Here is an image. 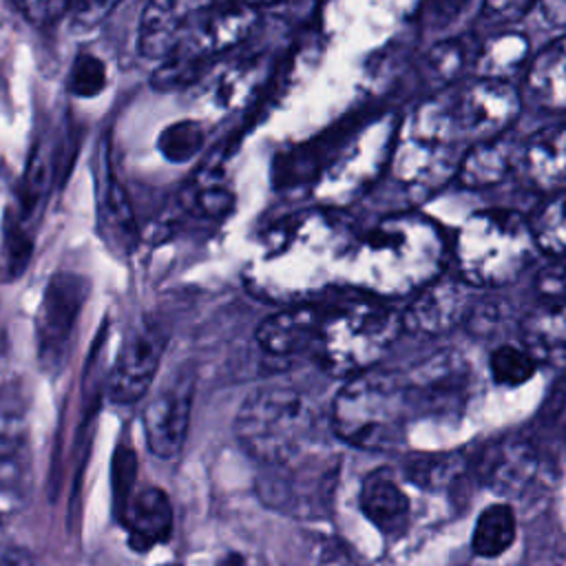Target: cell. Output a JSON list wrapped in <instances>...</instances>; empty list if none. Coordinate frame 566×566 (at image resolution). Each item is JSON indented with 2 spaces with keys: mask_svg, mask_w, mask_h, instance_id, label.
<instances>
[{
  "mask_svg": "<svg viewBox=\"0 0 566 566\" xmlns=\"http://www.w3.org/2000/svg\"><path fill=\"white\" fill-rule=\"evenodd\" d=\"M354 234L338 210L292 214L261 234L245 265V283L254 296L281 307L314 303V296L343 281Z\"/></svg>",
  "mask_w": 566,
  "mask_h": 566,
  "instance_id": "cell-1",
  "label": "cell"
},
{
  "mask_svg": "<svg viewBox=\"0 0 566 566\" xmlns=\"http://www.w3.org/2000/svg\"><path fill=\"white\" fill-rule=\"evenodd\" d=\"M447 241L433 219L418 210L389 214L354 234L343 283L371 298L416 294L444 268Z\"/></svg>",
  "mask_w": 566,
  "mask_h": 566,
  "instance_id": "cell-2",
  "label": "cell"
},
{
  "mask_svg": "<svg viewBox=\"0 0 566 566\" xmlns=\"http://www.w3.org/2000/svg\"><path fill=\"white\" fill-rule=\"evenodd\" d=\"M318 418L314 405L294 389L265 387L239 407V444L270 471H296L310 460Z\"/></svg>",
  "mask_w": 566,
  "mask_h": 566,
  "instance_id": "cell-3",
  "label": "cell"
},
{
  "mask_svg": "<svg viewBox=\"0 0 566 566\" xmlns=\"http://www.w3.org/2000/svg\"><path fill=\"white\" fill-rule=\"evenodd\" d=\"M402 332V316L376 298H352L318 310L310 356L332 376L371 369Z\"/></svg>",
  "mask_w": 566,
  "mask_h": 566,
  "instance_id": "cell-4",
  "label": "cell"
},
{
  "mask_svg": "<svg viewBox=\"0 0 566 566\" xmlns=\"http://www.w3.org/2000/svg\"><path fill=\"white\" fill-rule=\"evenodd\" d=\"M469 144L460 135L440 91L420 102L400 122L389 168L416 199H422L458 177Z\"/></svg>",
  "mask_w": 566,
  "mask_h": 566,
  "instance_id": "cell-5",
  "label": "cell"
},
{
  "mask_svg": "<svg viewBox=\"0 0 566 566\" xmlns=\"http://www.w3.org/2000/svg\"><path fill=\"white\" fill-rule=\"evenodd\" d=\"M539 245L531 221L515 210H480L467 217L453 241L458 276L471 287L495 290L515 281Z\"/></svg>",
  "mask_w": 566,
  "mask_h": 566,
  "instance_id": "cell-6",
  "label": "cell"
},
{
  "mask_svg": "<svg viewBox=\"0 0 566 566\" xmlns=\"http://www.w3.org/2000/svg\"><path fill=\"white\" fill-rule=\"evenodd\" d=\"M413 407L405 374L367 369L352 376L334 398V433L360 449L387 451L405 440Z\"/></svg>",
  "mask_w": 566,
  "mask_h": 566,
  "instance_id": "cell-7",
  "label": "cell"
},
{
  "mask_svg": "<svg viewBox=\"0 0 566 566\" xmlns=\"http://www.w3.org/2000/svg\"><path fill=\"white\" fill-rule=\"evenodd\" d=\"M398 128L400 119L385 113L352 133L314 179L318 206L340 210L356 201L391 166Z\"/></svg>",
  "mask_w": 566,
  "mask_h": 566,
  "instance_id": "cell-8",
  "label": "cell"
},
{
  "mask_svg": "<svg viewBox=\"0 0 566 566\" xmlns=\"http://www.w3.org/2000/svg\"><path fill=\"white\" fill-rule=\"evenodd\" d=\"M259 20V11L239 0L217 2L177 44V49L159 62L155 84L177 88L197 84L226 53L250 38Z\"/></svg>",
  "mask_w": 566,
  "mask_h": 566,
  "instance_id": "cell-9",
  "label": "cell"
},
{
  "mask_svg": "<svg viewBox=\"0 0 566 566\" xmlns=\"http://www.w3.org/2000/svg\"><path fill=\"white\" fill-rule=\"evenodd\" d=\"M442 93L469 146L509 133L524 108L520 88L513 82L471 77L447 86Z\"/></svg>",
  "mask_w": 566,
  "mask_h": 566,
  "instance_id": "cell-10",
  "label": "cell"
},
{
  "mask_svg": "<svg viewBox=\"0 0 566 566\" xmlns=\"http://www.w3.org/2000/svg\"><path fill=\"white\" fill-rule=\"evenodd\" d=\"M405 380L413 416H451L460 413L469 398L471 369L458 352L444 349L420 360Z\"/></svg>",
  "mask_w": 566,
  "mask_h": 566,
  "instance_id": "cell-11",
  "label": "cell"
},
{
  "mask_svg": "<svg viewBox=\"0 0 566 566\" xmlns=\"http://www.w3.org/2000/svg\"><path fill=\"white\" fill-rule=\"evenodd\" d=\"M166 343V329L153 318H142L128 329L108 376L106 389L113 402L130 405L146 396L159 369Z\"/></svg>",
  "mask_w": 566,
  "mask_h": 566,
  "instance_id": "cell-12",
  "label": "cell"
},
{
  "mask_svg": "<svg viewBox=\"0 0 566 566\" xmlns=\"http://www.w3.org/2000/svg\"><path fill=\"white\" fill-rule=\"evenodd\" d=\"M195 396V374L179 369L144 407L142 422L148 451L161 460L175 458L186 440Z\"/></svg>",
  "mask_w": 566,
  "mask_h": 566,
  "instance_id": "cell-13",
  "label": "cell"
},
{
  "mask_svg": "<svg viewBox=\"0 0 566 566\" xmlns=\"http://www.w3.org/2000/svg\"><path fill=\"white\" fill-rule=\"evenodd\" d=\"M86 298L84 279L71 272H57L42 296L38 312V352L42 365H57L71 334L75 329L80 310Z\"/></svg>",
  "mask_w": 566,
  "mask_h": 566,
  "instance_id": "cell-14",
  "label": "cell"
},
{
  "mask_svg": "<svg viewBox=\"0 0 566 566\" xmlns=\"http://www.w3.org/2000/svg\"><path fill=\"white\" fill-rule=\"evenodd\" d=\"M469 290L471 285L460 276L440 274L411 294L405 312H400L402 329L420 336H438L458 327L467 321L473 305Z\"/></svg>",
  "mask_w": 566,
  "mask_h": 566,
  "instance_id": "cell-15",
  "label": "cell"
},
{
  "mask_svg": "<svg viewBox=\"0 0 566 566\" xmlns=\"http://www.w3.org/2000/svg\"><path fill=\"white\" fill-rule=\"evenodd\" d=\"M217 2L221 0H148L139 18V53L157 62L166 60Z\"/></svg>",
  "mask_w": 566,
  "mask_h": 566,
  "instance_id": "cell-16",
  "label": "cell"
},
{
  "mask_svg": "<svg viewBox=\"0 0 566 566\" xmlns=\"http://www.w3.org/2000/svg\"><path fill=\"white\" fill-rule=\"evenodd\" d=\"M486 480L489 484L513 497H535L533 493H544L548 489L551 471L546 460L524 442H513L506 447H497L493 458L486 462Z\"/></svg>",
  "mask_w": 566,
  "mask_h": 566,
  "instance_id": "cell-17",
  "label": "cell"
},
{
  "mask_svg": "<svg viewBox=\"0 0 566 566\" xmlns=\"http://www.w3.org/2000/svg\"><path fill=\"white\" fill-rule=\"evenodd\" d=\"M517 88L524 106L542 113H566V33L531 55Z\"/></svg>",
  "mask_w": 566,
  "mask_h": 566,
  "instance_id": "cell-18",
  "label": "cell"
},
{
  "mask_svg": "<svg viewBox=\"0 0 566 566\" xmlns=\"http://www.w3.org/2000/svg\"><path fill=\"white\" fill-rule=\"evenodd\" d=\"M321 303H298L285 305L270 314L256 329V340L261 349L276 358H292L307 354L312 349Z\"/></svg>",
  "mask_w": 566,
  "mask_h": 566,
  "instance_id": "cell-19",
  "label": "cell"
},
{
  "mask_svg": "<svg viewBox=\"0 0 566 566\" xmlns=\"http://www.w3.org/2000/svg\"><path fill=\"white\" fill-rule=\"evenodd\" d=\"M522 148L511 133L473 144L460 164L458 181L464 188H489L502 184L522 164Z\"/></svg>",
  "mask_w": 566,
  "mask_h": 566,
  "instance_id": "cell-20",
  "label": "cell"
},
{
  "mask_svg": "<svg viewBox=\"0 0 566 566\" xmlns=\"http://www.w3.org/2000/svg\"><path fill=\"white\" fill-rule=\"evenodd\" d=\"M520 168L537 190L566 192V124L535 133L522 148Z\"/></svg>",
  "mask_w": 566,
  "mask_h": 566,
  "instance_id": "cell-21",
  "label": "cell"
},
{
  "mask_svg": "<svg viewBox=\"0 0 566 566\" xmlns=\"http://www.w3.org/2000/svg\"><path fill=\"white\" fill-rule=\"evenodd\" d=\"M119 520L128 531L130 546L137 551H148L161 544L170 535V528H172L170 500L159 486H146L133 493Z\"/></svg>",
  "mask_w": 566,
  "mask_h": 566,
  "instance_id": "cell-22",
  "label": "cell"
},
{
  "mask_svg": "<svg viewBox=\"0 0 566 566\" xmlns=\"http://www.w3.org/2000/svg\"><path fill=\"white\" fill-rule=\"evenodd\" d=\"M522 347L535 360L566 358V298H542L520 321Z\"/></svg>",
  "mask_w": 566,
  "mask_h": 566,
  "instance_id": "cell-23",
  "label": "cell"
},
{
  "mask_svg": "<svg viewBox=\"0 0 566 566\" xmlns=\"http://www.w3.org/2000/svg\"><path fill=\"white\" fill-rule=\"evenodd\" d=\"M365 517L385 535H400L409 520V500L391 473L374 471L360 484L358 495Z\"/></svg>",
  "mask_w": 566,
  "mask_h": 566,
  "instance_id": "cell-24",
  "label": "cell"
},
{
  "mask_svg": "<svg viewBox=\"0 0 566 566\" xmlns=\"http://www.w3.org/2000/svg\"><path fill=\"white\" fill-rule=\"evenodd\" d=\"M97 226H99V234L104 237L106 245L113 252L126 254L135 245V239H137L135 214L124 186L117 181V177L111 170L99 181Z\"/></svg>",
  "mask_w": 566,
  "mask_h": 566,
  "instance_id": "cell-25",
  "label": "cell"
},
{
  "mask_svg": "<svg viewBox=\"0 0 566 566\" xmlns=\"http://www.w3.org/2000/svg\"><path fill=\"white\" fill-rule=\"evenodd\" d=\"M531 62V42L513 29H502L486 38L475 51L478 77L513 82Z\"/></svg>",
  "mask_w": 566,
  "mask_h": 566,
  "instance_id": "cell-26",
  "label": "cell"
},
{
  "mask_svg": "<svg viewBox=\"0 0 566 566\" xmlns=\"http://www.w3.org/2000/svg\"><path fill=\"white\" fill-rule=\"evenodd\" d=\"M199 93L206 97L203 104L214 113L232 111L241 104V97L250 95L252 88V71L248 66H219L206 71V75L197 82Z\"/></svg>",
  "mask_w": 566,
  "mask_h": 566,
  "instance_id": "cell-27",
  "label": "cell"
},
{
  "mask_svg": "<svg viewBox=\"0 0 566 566\" xmlns=\"http://www.w3.org/2000/svg\"><path fill=\"white\" fill-rule=\"evenodd\" d=\"M515 539V513L509 504L486 506L473 528L471 546L482 557L502 555Z\"/></svg>",
  "mask_w": 566,
  "mask_h": 566,
  "instance_id": "cell-28",
  "label": "cell"
},
{
  "mask_svg": "<svg viewBox=\"0 0 566 566\" xmlns=\"http://www.w3.org/2000/svg\"><path fill=\"white\" fill-rule=\"evenodd\" d=\"M234 206L232 190L219 175L206 170L188 192V208L203 219H223Z\"/></svg>",
  "mask_w": 566,
  "mask_h": 566,
  "instance_id": "cell-29",
  "label": "cell"
},
{
  "mask_svg": "<svg viewBox=\"0 0 566 566\" xmlns=\"http://www.w3.org/2000/svg\"><path fill=\"white\" fill-rule=\"evenodd\" d=\"M531 226L542 252L566 256V192L553 195Z\"/></svg>",
  "mask_w": 566,
  "mask_h": 566,
  "instance_id": "cell-30",
  "label": "cell"
},
{
  "mask_svg": "<svg viewBox=\"0 0 566 566\" xmlns=\"http://www.w3.org/2000/svg\"><path fill=\"white\" fill-rule=\"evenodd\" d=\"M471 62V49L467 40L453 38V40H442L436 46L429 49L424 64L427 71L431 73L433 80H440L442 84H455L467 64Z\"/></svg>",
  "mask_w": 566,
  "mask_h": 566,
  "instance_id": "cell-31",
  "label": "cell"
},
{
  "mask_svg": "<svg viewBox=\"0 0 566 566\" xmlns=\"http://www.w3.org/2000/svg\"><path fill=\"white\" fill-rule=\"evenodd\" d=\"M203 124L197 119H181L166 126L159 135V150L168 161L184 164L192 159L203 146Z\"/></svg>",
  "mask_w": 566,
  "mask_h": 566,
  "instance_id": "cell-32",
  "label": "cell"
},
{
  "mask_svg": "<svg viewBox=\"0 0 566 566\" xmlns=\"http://www.w3.org/2000/svg\"><path fill=\"white\" fill-rule=\"evenodd\" d=\"M489 369L495 382L513 387L535 374L537 360L522 345H500L489 358Z\"/></svg>",
  "mask_w": 566,
  "mask_h": 566,
  "instance_id": "cell-33",
  "label": "cell"
},
{
  "mask_svg": "<svg viewBox=\"0 0 566 566\" xmlns=\"http://www.w3.org/2000/svg\"><path fill=\"white\" fill-rule=\"evenodd\" d=\"M106 64L93 53H80L69 73V91L75 97H95L106 88Z\"/></svg>",
  "mask_w": 566,
  "mask_h": 566,
  "instance_id": "cell-34",
  "label": "cell"
},
{
  "mask_svg": "<svg viewBox=\"0 0 566 566\" xmlns=\"http://www.w3.org/2000/svg\"><path fill=\"white\" fill-rule=\"evenodd\" d=\"M539 0H484L480 18L489 27H506L522 20Z\"/></svg>",
  "mask_w": 566,
  "mask_h": 566,
  "instance_id": "cell-35",
  "label": "cell"
},
{
  "mask_svg": "<svg viewBox=\"0 0 566 566\" xmlns=\"http://www.w3.org/2000/svg\"><path fill=\"white\" fill-rule=\"evenodd\" d=\"M119 4L122 0H71L66 13L75 27L93 29L102 24Z\"/></svg>",
  "mask_w": 566,
  "mask_h": 566,
  "instance_id": "cell-36",
  "label": "cell"
},
{
  "mask_svg": "<svg viewBox=\"0 0 566 566\" xmlns=\"http://www.w3.org/2000/svg\"><path fill=\"white\" fill-rule=\"evenodd\" d=\"M113 467H115V500H117V513L122 515L128 500L133 497V484H135V453H130L126 447H122L117 451V455L113 458Z\"/></svg>",
  "mask_w": 566,
  "mask_h": 566,
  "instance_id": "cell-37",
  "label": "cell"
},
{
  "mask_svg": "<svg viewBox=\"0 0 566 566\" xmlns=\"http://www.w3.org/2000/svg\"><path fill=\"white\" fill-rule=\"evenodd\" d=\"M27 18L33 22H49L64 13L71 4V0H13Z\"/></svg>",
  "mask_w": 566,
  "mask_h": 566,
  "instance_id": "cell-38",
  "label": "cell"
},
{
  "mask_svg": "<svg viewBox=\"0 0 566 566\" xmlns=\"http://www.w3.org/2000/svg\"><path fill=\"white\" fill-rule=\"evenodd\" d=\"M537 9L553 27L566 29V0H539Z\"/></svg>",
  "mask_w": 566,
  "mask_h": 566,
  "instance_id": "cell-39",
  "label": "cell"
},
{
  "mask_svg": "<svg viewBox=\"0 0 566 566\" xmlns=\"http://www.w3.org/2000/svg\"><path fill=\"white\" fill-rule=\"evenodd\" d=\"M0 566H35V564L27 551H22L18 546L0 544Z\"/></svg>",
  "mask_w": 566,
  "mask_h": 566,
  "instance_id": "cell-40",
  "label": "cell"
},
{
  "mask_svg": "<svg viewBox=\"0 0 566 566\" xmlns=\"http://www.w3.org/2000/svg\"><path fill=\"white\" fill-rule=\"evenodd\" d=\"M321 566H365L343 548H327L321 557Z\"/></svg>",
  "mask_w": 566,
  "mask_h": 566,
  "instance_id": "cell-41",
  "label": "cell"
},
{
  "mask_svg": "<svg viewBox=\"0 0 566 566\" xmlns=\"http://www.w3.org/2000/svg\"><path fill=\"white\" fill-rule=\"evenodd\" d=\"M239 2H243V4H250V7H261V4H272V2H279V0H239Z\"/></svg>",
  "mask_w": 566,
  "mask_h": 566,
  "instance_id": "cell-42",
  "label": "cell"
}]
</instances>
